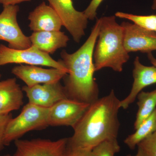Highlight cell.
<instances>
[{"instance_id": "ac0fdd59", "label": "cell", "mask_w": 156, "mask_h": 156, "mask_svg": "<svg viewBox=\"0 0 156 156\" xmlns=\"http://www.w3.org/2000/svg\"><path fill=\"white\" fill-rule=\"evenodd\" d=\"M135 130L134 133L128 135L124 140V143L132 150L142 140L156 131V108Z\"/></svg>"}, {"instance_id": "d6986e66", "label": "cell", "mask_w": 156, "mask_h": 156, "mask_svg": "<svg viewBox=\"0 0 156 156\" xmlns=\"http://www.w3.org/2000/svg\"><path fill=\"white\" fill-rule=\"evenodd\" d=\"M115 16L131 20L140 27L156 33V15H138L117 12Z\"/></svg>"}, {"instance_id": "2e32d148", "label": "cell", "mask_w": 156, "mask_h": 156, "mask_svg": "<svg viewBox=\"0 0 156 156\" xmlns=\"http://www.w3.org/2000/svg\"><path fill=\"white\" fill-rule=\"evenodd\" d=\"M29 37L32 46L49 54L65 48L69 40L64 32L60 30L34 32Z\"/></svg>"}, {"instance_id": "9c48e42d", "label": "cell", "mask_w": 156, "mask_h": 156, "mask_svg": "<svg viewBox=\"0 0 156 156\" xmlns=\"http://www.w3.org/2000/svg\"><path fill=\"white\" fill-rule=\"evenodd\" d=\"M68 138L18 139L15 141L14 156H62L67 148Z\"/></svg>"}, {"instance_id": "4316f807", "label": "cell", "mask_w": 156, "mask_h": 156, "mask_svg": "<svg viewBox=\"0 0 156 156\" xmlns=\"http://www.w3.org/2000/svg\"><path fill=\"white\" fill-rule=\"evenodd\" d=\"M126 156H148L146 154L144 151H143L139 147H137V152L136 154L134 155H132L128 154Z\"/></svg>"}, {"instance_id": "52a82bcc", "label": "cell", "mask_w": 156, "mask_h": 156, "mask_svg": "<svg viewBox=\"0 0 156 156\" xmlns=\"http://www.w3.org/2000/svg\"><path fill=\"white\" fill-rule=\"evenodd\" d=\"M56 12L64 26L76 43L85 35L88 19L83 12L77 11L72 0H47Z\"/></svg>"}, {"instance_id": "e0dca14e", "label": "cell", "mask_w": 156, "mask_h": 156, "mask_svg": "<svg viewBox=\"0 0 156 156\" xmlns=\"http://www.w3.org/2000/svg\"><path fill=\"white\" fill-rule=\"evenodd\" d=\"M138 110L134 123V128L137 129L156 108V89L151 92L141 91L137 95Z\"/></svg>"}, {"instance_id": "4fadbf2b", "label": "cell", "mask_w": 156, "mask_h": 156, "mask_svg": "<svg viewBox=\"0 0 156 156\" xmlns=\"http://www.w3.org/2000/svg\"><path fill=\"white\" fill-rule=\"evenodd\" d=\"M133 70L134 82L129 95L120 101V108L126 109L135 101L138 94L146 87L156 84V68L146 66L140 62L139 57L136 56L134 62Z\"/></svg>"}, {"instance_id": "8fae6325", "label": "cell", "mask_w": 156, "mask_h": 156, "mask_svg": "<svg viewBox=\"0 0 156 156\" xmlns=\"http://www.w3.org/2000/svg\"><path fill=\"white\" fill-rule=\"evenodd\" d=\"M28 103L45 108H50L62 99L68 98L66 90L59 82L40 84L32 87H23Z\"/></svg>"}, {"instance_id": "7a4b0ae2", "label": "cell", "mask_w": 156, "mask_h": 156, "mask_svg": "<svg viewBox=\"0 0 156 156\" xmlns=\"http://www.w3.org/2000/svg\"><path fill=\"white\" fill-rule=\"evenodd\" d=\"M99 24L97 20L89 37L76 51L69 53L63 50L60 53L61 61L69 70L63 78L64 87L70 99L91 104L98 98L99 89L94 77L93 53Z\"/></svg>"}, {"instance_id": "5bb4252c", "label": "cell", "mask_w": 156, "mask_h": 156, "mask_svg": "<svg viewBox=\"0 0 156 156\" xmlns=\"http://www.w3.org/2000/svg\"><path fill=\"white\" fill-rule=\"evenodd\" d=\"M29 25L34 32L59 31L62 26L61 19L56 11L44 2L30 13Z\"/></svg>"}, {"instance_id": "ffe728a7", "label": "cell", "mask_w": 156, "mask_h": 156, "mask_svg": "<svg viewBox=\"0 0 156 156\" xmlns=\"http://www.w3.org/2000/svg\"><path fill=\"white\" fill-rule=\"evenodd\" d=\"M121 150L117 139L101 142L92 150L93 156H115Z\"/></svg>"}, {"instance_id": "5b68a950", "label": "cell", "mask_w": 156, "mask_h": 156, "mask_svg": "<svg viewBox=\"0 0 156 156\" xmlns=\"http://www.w3.org/2000/svg\"><path fill=\"white\" fill-rule=\"evenodd\" d=\"M9 63L48 66L69 73L61 60L56 61L48 53L33 46L27 49L17 50L0 45V66Z\"/></svg>"}, {"instance_id": "d4e9b609", "label": "cell", "mask_w": 156, "mask_h": 156, "mask_svg": "<svg viewBox=\"0 0 156 156\" xmlns=\"http://www.w3.org/2000/svg\"><path fill=\"white\" fill-rule=\"evenodd\" d=\"M31 0H0V4L3 6L16 5L17 4L24 2H30Z\"/></svg>"}, {"instance_id": "484cf974", "label": "cell", "mask_w": 156, "mask_h": 156, "mask_svg": "<svg viewBox=\"0 0 156 156\" xmlns=\"http://www.w3.org/2000/svg\"><path fill=\"white\" fill-rule=\"evenodd\" d=\"M147 57L151 63L156 68V58L154 57L152 53H147Z\"/></svg>"}, {"instance_id": "277c9868", "label": "cell", "mask_w": 156, "mask_h": 156, "mask_svg": "<svg viewBox=\"0 0 156 156\" xmlns=\"http://www.w3.org/2000/svg\"><path fill=\"white\" fill-rule=\"evenodd\" d=\"M49 108L28 103L17 116L12 118L6 127L4 144L9 145L29 131L48 127Z\"/></svg>"}, {"instance_id": "30bf717a", "label": "cell", "mask_w": 156, "mask_h": 156, "mask_svg": "<svg viewBox=\"0 0 156 156\" xmlns=\"http://www.w3.org/2000/svg\"><path fill=\"white\" fill-rule=\"evenodd\" d=\"M124 46L128 53H151L156 50V33L147 30L134 23L123 22Z\"/></svg>"}, {"instance_id": "603a6c76", "label": "cell", "mask_w": 156, "mask_h": 156, "mask_svg": "<svg viewBox=\"0 0 156 156\" xmlns=\"http://www.w3.org/2000/svg\"><path fill=\"white\" fill-rule=\"evenodd\" d=\"M11 114H0V151L3 149L4 144V135L6 127L10 120L12 119Z\"/></svg>"}, {"instance_id": "83f0119b", "label": "cell", "mask_w": 156, "mask_h": 156, "mask_svg": "<svg viewBox=\"0 0 156 156\" xmlns=\"http://www.w3.org/2000/svg\"><path fill=\"white\" fill-rule=\"evenodd\" d=\"M151 8L153 10H156V0H152V5Z\"/></svg>"}, {"instance_id": "3957f363", "label": "cell", "mask_w": 156, "mask_h": 156, "mask_svg": "<svg viewBox=\"0 0 156 156\" xmlns=\"http://www.w3.org/2000/svg\"><path fill=\"white\" fill-rule=\"evenodd\" d=\"M99 20V32L93 53L95 71L110 68L121 72L130 58L124 46V29L117 22L115 16Z\"/></svg>"}, {"instance_id": "6da1fadb", "label": "cell", "mask_w": 156, "mask_h": 156, "mask_svg": "<svg viewBox=\"0 0 156 156\" xmlns=\"http://www.w3.org/2000/svg\"><path fill=\"white\" fill-rule=\"evenodd\" d=\"M120 100L113 90L106 96L90 104L73 128L67 147L92 150L103 141L118 138L120 128L118 113Z\"/></svg>"}, {"instance_id": "f546056e", "label": "cell", "mask_w": 156, "mask_h": 156, "mask_svg": "<svg viewBox=\"0 0 156 156\" xmlns=\"http://www.w3.org/2000/svg\"></svg>"}, {"instance_id": "cb8c5ba5", "label": "cell", "mask_w": 156, "mask_h": 156, "mask_svg": "<svg viewBox=\"0 0 156 156\" xmlns=\"http://www.w3.org/2000/svg\"><path fill=\"white\" fill-rule=\"evenodd\" d=\"M62 156H93L92 150L80 148H66Z\"/></svg>"}, {"instance_id": "9a60e30c", "label": "cell", "mask_w": 156, "mask_h": 156, "mask_svg": "<svg viewBox=\"0 0 156 156\" xmlns=\"http://www.w3.org/2000/svg\"><path fill=\"white\" fill-rule=\"evenodd\" d=\"M15 78L0 81V114L9 115L23 104V92Z\"/></svg>"}, {"instance_id": "7c38bea8", "label": "cell", "mask_w": 156, "mask_h": 156, "mask_svg": "<svg viewBox=\"0 0 156 156\" xmlns=\"http://www.w3.org/2000/svg\"><path fill=\"white\" fill-rule=\"evenodd\" d=\"M12 73L28 87L59 82L68 74L67 71L58 69H47L36 66L22 65L13 68Z\"/></svg>"}, {"instance_id": "7402d4cb", "label": "cell", "mask_w": 156, "mask_h": 156, "mask_svg": "<svg viewBox=\"0 0 156 156\" xmlns=\"http://www.w3.org/2000/svg\"><path fill=\"white\" fill-rule=\"evenodd\" d=\"M103 0H92L90 4L83 11L88 20H92L96 18L97 11Z\"/></svg>"}, {"instance_id": "44dd1931", "label": "cell", "mask_w": 156, "mask_h": 156, "mask_svg": "<svg viewBox=\"0 0 156 156\" xmlns=\"http://www.w3.org/2000/svg\"><path fill=\"white\" fill-rule=\"evenodd\" d=\"M137 147L148 156H156V131L142 140Z\"/></svg>"}, {"instance_id": "f1b7e54d", "label": "cell", "mask_w": 156, "mask_h": 156, "mask_svg": "<svg viewBox=\"0 0 156 156\" xmlns=\"http://www.w3.org/2000/svg\"><path fill=\"white\" fill-rule=\"evenodd\" d=\"M1 74H0V78H1Z\"/></svg>"}, {"instance_id": "ba28073f", "label": "cell", "mask_w": 156, "mask_h": 156, "mask_svg": "<svg viewBox=\"0 0 156 156\" xmlns=\"http://www.w3.org/2000/svg\"><path fill=\"white\" fill-rule=\"evenodd\" d=\"M90 105L69 98L60 101L49 108L48 126H70L73 128Z\"/></svg>"}, {"instance_id": "8992f818", "label": "cell", "mask_w": 156, "mask_h": 156, "mask_svg": "<svg viewBox=\"0 0 156 156\" xmlns=\"http://www.w3.org/2000/svg\"><path fill=\"white\" fill-rule=\"evenodd\" d=\"M19 6H3L0 13V41L9 43V47L17 50H23L32 46L29 37L23 33L17 20Z\"/></svg>"}]
</instances>
